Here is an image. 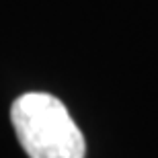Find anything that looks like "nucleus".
<instances>
[{"mask_svg": "<svg viewBox=\"0 0 158 158\" xmlns=\"http://www.w3.org/2000/svg\"><path fill=\"white\" fill-rule=\"evenodd\" d=\"M19 144L29 158H84L86 142L66 105L49 93H25L10 107Z\"/></svg>", "mask_w": 158, "mask_h": 158, "instance_id": "f257e3e1", "label": "nucleus"}]
</instances>
